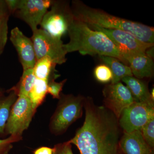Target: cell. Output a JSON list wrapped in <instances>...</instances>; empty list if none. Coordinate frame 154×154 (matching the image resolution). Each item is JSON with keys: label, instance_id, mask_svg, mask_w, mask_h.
I'll return each mask as SVG.
<instances>
[{"label": "cell", "instance_id": "21", "mask_svg": "<svg viewBox=\"0 0 154 154\" xmlns=\"http://www.w3.org/2000/svg\"><path fill=\"white\" fill-rule=\"evenodd\" d=\"M94 75L99 82L107 84L112 82L113 74L110 68L105 64L97 66L94 69Z\"/></svg>", "mask_w": 154, "mask_h": 154}, {"label": "cell", "instance_id": "10", "mask_svg": "<svg viewBox=\"0 0 154 154\" xmlns=\"http://www.w3.org/2000/svg\"><path fill=\"white\" fill-rule=\"evenodd\" d=\"M154 118V105L134 102L122 111L119 119V123L124 133L141 130L143 127Z\"/></svg>", "mask_w": 154, "mask_h": 154}, {"label": "cell", "instance_id": "7", "mask_svg": "<svg viewBox=\"0 0 154 154\" xmlns=\"http://www.w3.org/2000/svg\"><path fill=\"white\" fill-rule=\"evenodd\" d=\"M30 38L33 42L36 60L48 57L56 65L62 64L66 62L67 52L61 38L54 37L41 28L32 31Z\"/></svg>", "mask_w": 154, "mask_h": 154}, {"label": "cell", "instance_id": "8", "mask_svg": "<svg viewBox=\"0 0 154 154\" xmlns=\"http://www.w3.org/2000/svg\"><path fill=\"white\" fill-rule=\"evenodd\" d=\"M36 111L28 96H18L11 107L5 128V135L22 136L29 127Z\"/></svg>", "mask_w": 154, "mask_h": 154}, {"label": "cell", "instance_id": "22", "mask_svg": "<svg viewBox=\"0 0 154 154\" xmlns=\"http://www.w3.org/2000/svg\"><path fill=\"white\" fill-rule=\"evenodd\" d=\"M142 134L146 143L152 149L154 148V118L152 119L143 127Z\"/></svg>", "mask_w": 154, "mask_h": 154}, {"label": "cell", "instance_id": "26", "mask_svg": "<svg viewBox=\"0 0 154 154\" xmlns=\"http://www.w3.org/2000/svg\"><path fill=\"white\" fill-rule=\"evenodd\" d=\"M53 154H73L72 144L69 141L57 144L53 148Z\"/></svg>", "mask_w": 154, "mask_h": 154}, {"label": "cell", "instance_id": "2", "mask_svg": "<svg viewBox=\"0 0 154 154\" xmlns=\"http://www.w3.org/2000/svg\"><path fill=\"white\" fill-rule=\"evenodd\" d=\"M71 8L74 19L88 25L123 30L144 42L154 44L153 27L116 17L100 9L91 8L79 0L72 1Z\"/></svg>", "mask_w": 154, "mask_h": 154}, {"label": "cell", "instance_id": "30", "mask_svg": "<svg viewBox=\"0 0 154 154\" xmlns=\"http://www.w3.org/2000/svg\"><path fill=\"white\" fill-rule=\"evenodd\" d=\"M119 154H123L122 153H121V152L119 151Z\"/></svg>", "mask_w": 154, "mask_h": 154}, {"label": "cell", "instance_id": "11", "mask_svg": "<svg viewBox=\"0 0 154 154\" xmlns=\"http://www.w3.org/2000/svg\"><path fill=\"white\" fill-rule=\"evenodd\" d=\"M105 107L119 119L122 111L134 102L128 88L120 82L106 85L103 90Z\"/></svg>", "mask_w": 154, "mask_h": 154}, {"label": "cell", "instance_id": "1", "mask_svg": "<svg viewBox=\"0 0 154 154\" xmlns=\"http://www.w3.org/2000/svg\"><path fill=\"white\" fill-rule=\"evenodd\" d=\"M85 118L69 140L80 154H119L120 128L118 119L105 106L95 105L92 98H85Z\"/></svg>", "mask_w": 154, "mask_h": 154}, {"label": "cell", "instance_id": "29", "mask_svg": "<svg viewBox=\"0 0 154 154\" xmlns=\"http://www.w3.org/2000/svg\"><path fill=\"white\" fill-rule=\"evenodd\" d=\"M3 92L2 91H1V90H0V96H1V95H2V94H3Z\"/></svg>", "mask_w": 154, "mask_h": 154}, {"label": "cell", "instance_id": "27", "mask_svg": "<svg viewBox=\"0 0 154 154\" xmlns=\"http://www.w3.org/2000/svg\"><path fill=\"white\" fill-rule=\"evenodd\" d=\"M11 13L6 0H0V19L10 17Z\"/></svg>", "mask_w": 154, "mask_h": 154}, {"label": "cell", "instance_id": "12", "mask_svg": "<svg viewBox=\"0 0 154 154\" xmlns=\"http://www.w3.org/2000/svg\"><path fill=\"white\" fill-rule=\"evenodd\" d=\"M10 40L17 50L23 70L33 69L36 62V57L33 42L25 36L18 27L11 32Z\"/></svg>", "mask_w": 154, "mask_h": 154}, {"label": "cell", "instance_id": "9", "mask_svg": "<svg viewBox=\"0 0 154 154\" xmlns=\"http://www.w3.org/2000/svg\"><path fill=\"white\" fill-rule=\"evenodd\" d=\"M89 26L92 29L101 31L110 38L126 62L125 58L128 57L145 54L148 50L154 46V44L144 42L131 33L123 30Z\"/></svg>", "mask_w": 154, "mask_h": 154}, {"label": "cell", "instance_id": "14", "mask_svg": "<svg viewBox=\"0 0 154 154\" xmlns=\"http://www.w3.org/2000/svg\"><path fill=\"white\" fill-rule=\"evenodd\" d=\"M133 75L138 79L151 78L154 73L152 56L147 54L130 56L125 58Z\"/></svg>", "mask_w": 154, "mask_h": 154}, {"label": "cell", "instance_id": "3", "mask_svg": "<svg viewBox=\"0 0 154 154\" xmlns=\"http://www.w3.org/2000/svg\"><path fill=\"white\" fill-rule=\"evenodd\" d=\"M67 33L69 41L64 45L67 53L79 51L83 55L111 57L128 66L110 38L101 31L92 29L85 22L74 19Z\"/></svg>", "mask_w": 154, "mask_h": 154}, {"label": "cell", "instance_id": "24", "mask_svg": "<svg viewBox=\"0 0 154 154\" xmlns=\"http://www.w3.org/2000/svg\"><path fill=\"white\" fill-rule=\"evenodd\" d=\"M9 17L0 19V56L5 49L8 39Z\"/></svg>", "mask_w": 154, "mask_h": 154}, {"label": "cell", "instance_id": "6", "mask_svg": "<svg viewBox=\"0 0 154 154\" xmlns=\"http://www.w3.org/2000/svg\"><path fill=\"white\" fill-rule=\"evenodd\" d=\"M53 0H7L11 14L25 22L32 31L38 28Z\"/></svg>", "mask_w": 154, "mask_h": 154}, {"label": "cell", "instance_id": "19", "mask_svg": "<svg viewBox=\"0 0 154 154\" xmlns=\"http://www.w3.org/2000/svg\"><path fill=\"white\" fill-rule=\"evenodd\" d=\"M48 82L46 80L36 79L33 88L28 95L33 108L36 110L42 104L48 94Z\"/></svg>", "mask_w": 154, "mask_h": 154}, {"label": "cell", "instance_id": "17", "mask_svg": "<svg viewBox=\"0 0 154 154\" xmlns=\"http://www.w3.org/2000/svg\"><path fill=\"white\" fill-rule=\"evenodd\" d=\"M104 64L110 68L113 74V79L111 84L120 82L123 78L133 76L130 68L124 64L117 59L108 56H99Z\"/></svg>", "mask_w": 154, "mask_h": 154}, {"label": "cell", "instance_id": "4", "mask_svg": "<svg viewBox=\"0 0 154 154\" xmlns=\"http://www.w3.org/2000/svg\"><path fill=\"white\" fill-rule=\"evenodd\" d=\"M85 99L82 95L75 96L61 93L57 107L50 121L49 130L51 133L55 135L63 134L82 117Z\"/></svg>", "mask_w": 154, "mask_h": 154}, {"label": "cell", "instance_id": "23", "mask_svg": "<svg viewBox=\"0 0 154 154\" xmlns=\"http://www.w3.org/2000/svg\"><path fill=\"white\" fill-rule=\"evenodd\" d=\"M55 79L51 78L48 80V94L52 96L53 99H59L60 98L61 92L63 90L64 85L67 81V79L63 80L60 82H57Z\"/></svg>", "mask_w": 154, "mask_h": 154}, {"label": "cell", "instance_id": "15", "mask_svg": "<svg viewBox=\"0 0 154 154\" xmlns=\"http://www.w3.org/2000/svg\"><path fill=\"white\" fill-rule=\"evenodd\" d=\"M133 97L135 102H143L154 105L150 92L144 82L134 76L124 77L122 79Z\"/></svg>", "mask_w": 154, "mask_h": 154}, {"label": "cell", "instance_id": "28", "mask_svg": "<svg viewBox=\"0 0 154 154\" xmlns=\"http://www.w3.org/2000/svg\"><path fill=\"white\" fill-rule=\"evenodd\" d=\"M33 154H53V149L46 146H42L36 149Z\"/></svg>", "mask_w": 154, "mask_h": 154}, {"label": "cell", "instance_id": "18", "mask_svg": "<svg viewBox=\"0 0 154 154\" xmlns=\"http://www.w3.org/2000/svg\"><path fill=\"white\" fill-rule=\"evenodd\" d=\"M56 66L49 57L42 58L36 61L33 73L36 79L48 81L50 77L55 74Z\"/></svg>", "mask_w": 154, "mask_h": 154}, {"label": "cell", "instance_id": "16", "mask_svg": "<svg viewBox=\"0 0 154 154\" xmlns=\"http://www.w3.org/2000/svg\"><path fill=\"white\" fill-rule=\"evenodd\" d=\"M5 96L4 93L0 96V137L5 135V128L10 115L11 107L16 102L18 96L14 89L11 88Z\"/></svg>", "mask_w": 154, "mask_h": 154}, {"label": "cell", "instance_id": "5", "mask_svg": "<svg viewBox=\"0 0 154 154\" xmlns=\"http://www.w3.org/2000/svg\"><path fill=\"white\" fill-rule=\"evenodd\" d=\"M74 18L71 5L66 1H53L43 17L41 29L56 38H61L68 30Z\"/></svg>", "mask_w": 154, "mask_h": 154}, {"label": "cell", "instance_id": "13", "mask_svg": "<svg viewBox=\"0 0 154 154\" xmlns=\"http://www.w3.org/2000/svg\"><path fill=\"white\" fill-rule=\"evenodd\" d=\"M119 151L123 154H154L144 139L140 131L124 133L119 143Z\"/></svg>", "mask_w": 154, "mask_h": 154}, {"label": "cell", "instance_id": "20", "mask_svg": "<svg viewBox=\"0 0 154 154\" xmlns=\"http://www.w3.org/2000/svg\"><path fill=\"white\" fill-rule=\"evenodd\" d=\"M36 79L33 69H27L23 70V74L18 84L12 88L16 92L17 96H28Z\"/></svg>", "mask_w": 154, "mask_h": 154}, {"label": "cell", "instance_id": "25", "mask_svg": "<svg viewBox=\"0 0 154 154\" xmlns=\"http://www.w3.org/2000/svg\"><path fill=\"white\" fill-rule=\"evenodd\" d=\"M22 136L10 135L4 139H0V154H8L13 148V144L22 140Z\"/></svg>", "mask_w": 154, "mask_h": 154}]
</instances>
